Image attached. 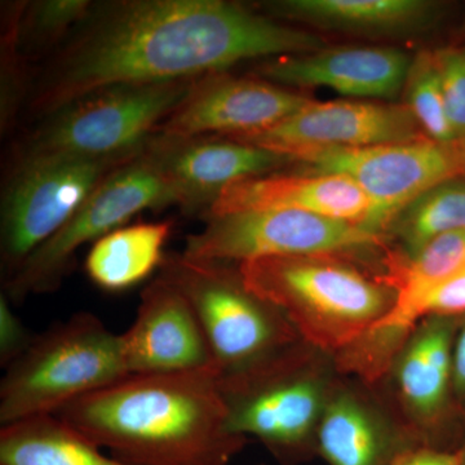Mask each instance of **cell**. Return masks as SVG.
<instances>
[{"mask_svg": "<svg viewBox=\"0 0 465 465\" xmlns=\"http://www.w3.org/2000/svg\"><path fill=\"white\" fill-rule=\"evenodd\" d=\"M269 7L287 20L362 34L409 32L434 11L424 0H282Z\"/></svg>", "mask_w": 465, "mask_h": 465, "instance_id": "21", "label": "cell"}, {"mask_svg": "<svg viewBox=\"0 0 465 465\" xmlns=\"http://www.w3.org/2000/svg\"><path fill=\"white\" fill-rule=\"evenodd\" d=\"M173 223L122 226L92 244L84 262L91 282L106 292H122L148 280L163 264Z\"/></svg>", "mask_w": 465, "mask_h": 465, "instance_id": "22", "label": "cell"}, {"mask_svg": "<svg viewBox=\"0 0 465 465\" xmlns=\"http://www.w3.org/2000/svg\"><path fill=\"white\" fill-rule=\"evenodd\" d=\"M454 335L450 318H425L397 358V390L410 415L430 421L445 409L452 388Z\"/></svg>", "mask_w": 465, "mask_h": 465, "instance_id": "19", "label": "cell"}, {"mask_svg": "<svg viewBox=\"0 0 465 465\" xmlns=\"http://www.w3.org/2000/svg\"><path fill=\"white\" fill-rule=\"evenodd\" d=\"M121 342L130 375L177 374L213 367L194 309L161 274L143 290L136 318L121 333Z\"/></svg>", "mask_w": 465, "mask_h": 465, "instance_id": "15", "label": "cell"}, {"mask_svg": "<svg viewBox=\"0 0 465 465\" xmlns=\"http://www.w3.org/2000/svg\"><path fill=\"white\" fill-rule=\"evenodd\" d=\"M311 100L265 79L213 73L195 79L185 99L162 122L157 134L228 139L247 136L274 127Z\"/></svg>", "mask_w": 465, "mask_h": 465, "instance_id": "14", "label": "cell"}, {"mask_svg": "<svg viewBox=\"0 0 465 465\" xmlns=\"http://www.w3.org/2000/svg\"><path fill=\"white\" fill-rule=\"evenodd\" d=\"M452 388L459 394H465V324L452 348Z\"/></svg>", "mask_w": 465, "mask_h": 465, "instance_id": "32", "label": "cell"}, {"mask_svg": "<svg viewBox=\"0 0 465 465\" xmlns=\"http://www.w3.org/2000/svg\"><path fill=\"white\" fill-rule=\"evenodd\" d=\"M171 204H176L173 193L142 150L108 174L69 222L34 251L5 281L3 293L16 305L29 296L54 292L69 274L81 247L122 228L143 210Z\"/></svg>", "mask_w": 465, "mask_h": 465, "instance_id": "9", "label": "cell"}, {"mask_svg": "<svg viewBox=\"0 0 465 465\" xmlns=\"http://www.w3.org/2000/svg\"><path fill=\"white\" fill-rule=\"evenodd\" d=\"M27 2H11L2 12V84H0V127L7 133L15 124L18 113L25 108L34 79L21 52L18 33L21 17Z\"/></svg>", "mask_w": 465, "mask_h": 465, "instance_id": "26", "label": "cell"}, {"mask_svg": "<svg viewBox=\"0 0 465 465\" xmlns=\"http://www.w3.org/2000/svg\"><path fill=\"white\" fill-rule=\"evenodd\" d=\"M382 282L394 291L396 302L378 324L399 335L411 336V313L425 293L465 266V229L440 235L415 252H388Z\"/></svg>", "mask_w": 465, "mask_h": 465, "instance_id": "20", "label": "cell"}, {"mask_svg": "<svg viewBox=\"0 0 465 465\" xmlns=\"http://www.w3.org/2000/svg\"><path fill=\"white\" fill-rule=\"evenodd\" d=\"M403 90L405 105L428 137L440 142L457 137L446 110L436 52H421L411 61Z\"/></svg>", "mask_w": 465, "mask_h": 465, "instance_id": "27", "label": "cell"}, {"mask_svg": "<svg viewBox=\"0 0 465 465\" xmlns=\"http://www.w3.org/2000/svg\"><path fill=\"white\" fill-rule=\"evenodd\" d=\"M461 451H463V455H464V465H465V448H461Z\"/></svg>", "mask_w": 465, "mask_h": 465, "instance_id": "33", "label": "cell"}, {"mask_svg": "<svg viewBox=\"0 0 465 465\" xmlns=\"http://www.w3.org/2000/svg\"><path fill=\"white\" fill-rule=\"evenodd\" d=\"M0 465H128L56 415L38 416L0 430Z\"/></svg>", "mask_w": 465, "mask_h": 465, "instance_id": "23", "label": "cell"}, {"mask_svg": "<svg viewBox=\"0 0 465 465\" xmlns=\"http://www.w3.org/2000/svg\"><path fill=\"white\" fill-rule=\"evenodd\" d=\"M91 0L27 2L21 17V52L26 60L54 54L92 7Z\"/></svg>", "mask_w": 465, "mask_h": 465, "instance_id": "25", "label": "cell"}, {"mask_svg": "<svg viewBox=\"0 0 465 465\" xmlns=\"http://www.w3.org/2000/svg\"><path fill=\"white\" fill-rule=\"evenodd\" d=\"M393 465H464L461 449L443 450L416 445L407 449Z\"/></svg>", "mask_w": 465, "mask_h": 465, "instance_id": "31", "label": "cell"}, {"mask_svg": "<svg viewBox=\"0 0 465 465\" xmlns=\"http://www.w3.org/2000/svg\"><path fill=\"white\" fill-rule=\"evenodd\" d=\"M304 348L293 345L252 369L217 379L231 432L259 440L282 465L317 454L318 425L331 396Z\"/></svg>", "mask_w": 465, "mask_h": 465, "instance_id": "5", "label": "cell"}, {"mask_svg": "<svg viewBox=\"0 0 465 465\" xmlns=\"http://www.w3.org/2000/svg\"><path fill=\"white\" fill-rule=\"evenodd\" d=\"M420 445L397 434L357 399L331 391L317 430V454L330 465H393L412 446Z\"/></svg>", "mask_w": 465, "mask_h": 465, "instance_id": "18", "label": "cell"}, {"mask_svg": "<svg viewBox=\"0 0 465 465\" xmlns=\"http://www.w3.org/2000/svg\"><path fill=\"white\" fill-rule=\"evenodd\" d=\"M465 314V266L454 275L425 293L411 313L418 326L430 317L452 318Z\"/></svg>", "mask_w": 465, "mask_h": 465, "instance_id": "29", "label": "cell"}, {"mask_svg": "<svg viewBox=\"0 0 465 465\" xmlns=\"http://www.w3.org/2000/svg\"><path fill=\"white\" fill-rule=\"evenodd\" d=\"M425 137L405 104L311 100L274 127L231 140L277 153L290 161L305 150L371 148Z\"/></svg>", "mask_w": 465, "mask_h": 465, "instance_id": "12", "label": "cell"}, {"mask_svg": "<svg viewBox=\"0 0 465 465\" xmlns=\"http://www.w3.org/2000/svg\"><path fill=\"white\" fill-rule=\"evenodd\" d=\"M259 465H265V464H259Z\"/></svg>", "mask_w": 465, "mask_h": 465, "instance_id": "34", "label": "cell"}, {"mask_svg": "<svg viewBox=\"0 0 465 465\" xmlns=\"http://www.w3.org/2000/svg\"><path fill=\"white\" fill-rule=\"evenodd\" d=\"M231 262L166 253L161 275L194 309L219 378L238 374L282 353L300 341L286 316L253 295Z\"/></svg>", "mask_w": 465, "mask_h": 465, "instance_id": "6", "label": "cell"}, {"mask_svg": "<svg viewBox=\"0 0 465 465\" xmlns=\"http://www.w3.org/2000/svg\"><path fill=\"white\" fill-rule=\"evenodd\" d=\"M195 79L115 84L90 92L42 118L24 137L15 158L39 154L136 157L185 99Z\"/></svg>", "mask_w": 465, "mask_h": 465, "instance_id": "7", "label": "cell"}, {"mask_svg": "<svg viewBox=\"0 0 465 465\" xmlns=\"http://www.w3.org/2000/svg\"><path fill=\"white\" fill-rule=\"evenodd\" d=\"M266 210L302 211L382 228L374 201L353 180L335 173H269L241 180L224 189L203 217Z\"/></svg>", "mask_w": 465, "mask_h": 465, "instance_id": "17", "label": "cell"}, {"mask_svg": "<svg viewBox=\"0 0 465 465\" xmlns=\"http://www.w3.org/2000/svg\"><path fill=\"white\" fill-rule=\"evenodd\" d=\"M443 97L457 137H465V50L437 51Z\"/></svg>", "mask_w": 465, "mask_h": 465, "instance_id": "28", "label": "cell"}, {"mask_svg": "<svg viewBox=\"0 0 465 465\" xmlns=\"http://www.w3.org/2000/svg\"><path fill=\"white\" fill-rule=\"evenodd\" d=\"M253 295L280 309L308 347L339 354L396 302L381 278H370L344 256H284L238 264Z\"/></svg>", "mask_w": 465, "mask_h": 465, "instance_id": "3", "label": "cell"}, {"mask_svg": "<svg viewBox=\"0 0 465 465\" xmlns=\"http://www.w3.org/2000/svg\"><path fill=\"white\" fill-rule=\"evenodd\" d=\"M213 367L130 375L56 415L128 465H229L247 439L232 433Z\"/></svg>", "mask_w": 465, "mask_h": 465, "instance_id": "2", "label": "cell"}, {"mask_svg": "<svg viewBox=\"0 0 465 465\" xmlns=\"http://www.w3.org/2000/svg\"><path fill=\"white\" fill-rule=\"evenodd\" d=\"M204 220V228L186 238V258L242 264L284 256H345L382 247L385 241L371 226L302 211H243Z\"/></svg>", "mask_w": 465, "mask_h": 465, "instance_id": "10", "label": "cell"}, {"mask_svg": "<svg viewBox=\"0 0 465 465\" xmlns=\"http://www.w3.org/2000/svg\"><path fill=\"white\" fill-rule=\"evenodd\" d=\"M411 58L391 47H323L266 58L259 78L282 87H327L351 97L393 99L405 88Z\"/></svg>", "mask_w": 465, "mask_h": 465, "instance_id": "16", "label": "cell"}, {"mask_svg": "<svg viewBox=\"0 0 465 465\" xmlns=\"http://www.w3.org/2000/svg\"><path fill=\"white\" fill-rule=\"evenodd\" d=\"M186 213H204L232 183L264 176L289 159L220 136L173 137L155 134L143 149Z\"/></svg>", "mask_w": 465, "mask_h": 465, "instance_id": "13", "label": "cell"}, {"mask_svg": "<svg viewBox=\"0 0 465 465\" xmlns=\"http://www.w3.org/2000/svg\"><path fill=\"white\" fill-rule=\"evenodd\" d=\"M35 336L26 329L12 309L5 293L0 295V365L7 369L32 345Z\"/></svg>", "mask_w": 465, "mask_h": 465, "instance_id": "30", "label": "cell"}, {"mask_svg": "<svg viewBox=\"0 0 465 465\" xmlns=\"http://www.w3.org/2000/svg\"><path fill=\"white\" fill-rule=\"evenodd\" d=\"M323 45L316 34L226 0L94 2L34 78L25 108L42 119L109 85L200 78Z\"/></svg>", "mask_w": 465, "mask_h": 465, "instance_id": "1", "label": "cell"}, {"mask_svg": "<svg viewBox=\"0 0 465 465\" xmlns=\"http://www.w3.org/2000/svg\"><path fill=\"white\" fill-rule=\"evenodd\" d=\"M134 158H15L0 203V259L5 281L69 222L108 174Z\"/></svg>", "mask_w": 465, "mask_h": 465, "instance_id": "8", "label": "cell"}, {"mask_svg": "<svg viewBox=\"0 0 465 465\" xmlns=\"http://www.w3.org/2000/svg\"><path fill=\"white\" fill-rule=\"evenodd\" d=\"M407 253L465 229V179L442 183L407 204L390 223Z\"/></svg>", "mask_w": 465, "mask_h": 465, "instance_id": "24", "label": "cell"}, {"mask_svg": "<svg viewBox=\"0 0 465 465\" xmlns=\"http://www.w3.org/2000/svg\"><path fill=\"white\" fill-rule=\"evenodd\" d=\"M130 376L121 335L81 312L36 335L5 369L0 384V424L57 415L70 403Z\"/></svg>", "mask_w": 465, "mask_h": 465, "instance_id": "4", "label": "cell"}, {"mask_svg": "<svg viewBox=\"0 0 465 465\" xmlns=\"http://www.w3.org/2000/svg\"><path fill=\"white\" fill-rule=\"evenodd\" d=\"M313 173L347 176L378 207L382 226L416 198L442 183L465 179V137L361 149H311L290 159Z\"/></svg>", "mask_w": 465, "mask_h": 465, "instance_id": "11", "label": "cell"}]
</instances>
